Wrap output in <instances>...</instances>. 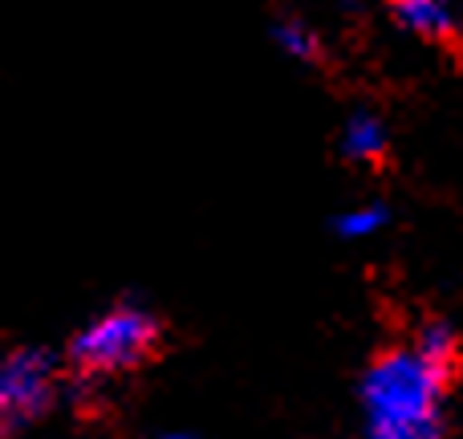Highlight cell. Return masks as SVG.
I'll use <instances>...</instances> for the list:
<instances>
[{"instance_id":"cell-7","label":"cell","mask_w":463,"mask_h":439,"mask_svg":"<svg viewBox=\"0 0 463 439\" xmlns=\"http://www.w3.org/2000/svg\"><path fill=\"white\" fill-rule=\"evenodd\" d=\"M386 224H391V208H386L383 200H362V204H350V208L337 212L329 228L342 240H370V236H378Z\"/></svg>"},{"instance_id":"cell-9","label":"cell","mask_w":463,"mask_h":439,"mask_svg":"<svg viewBox=\"0 0 463 439\" xmlns=\"http://www.w3.org/2000/svg\"><path fill=\"white\" fill-rule=\"evenodd\" d=\"M334 5H337V8H345V13H358V8L366 5V0H334Z\"/></svg>"},{"instance_id":"cell-5","label":"cell","mask_w":463,"mask_h":439,"mask_svg":"<svg viewBox=\"0 0 463 439\" xmlns=\"http://www.w3.org/2000/svg\"><path fill=\"white\" fill-rule=\"evenodd\" d=\"M337 151L354 167H374L391 151V130L374 110H350L337 130Z\"/></svg>"},{"instance_id":"cell-6","label":"cell","mask_w":463,"mask_h":439,"mask_svg":"<svg viewBox=\"0 0 463 439\" xmlns=\"http://www.w3.org/2000/svg\"><path fill=\"white\" fill-rule=\"evenodd\" d=\"M269 33H272V45L297 65H317L321 57H326V41H321V33L297 13H280Z\"/></svg>"},{"instance_id":"cell-2","label":"cell","mask_w":463,"mask_h":439,"mask_svg":"<svg viewBox=\"0 0 463 439\" xmlns=\"http://www.w3.org/2000/svg\"><path fill=\"white\" fill-rule=\"evenodd\" d=\"M159 338L163 326L146 305L118 301L70 338V367L86 378L127 375L159 354Z\"/></svg>"},{"instance_id":"cell-3","label":"cell","mask_w":463,"mask_h":439,"mask_svg":"<svg viewBox=\"0 0 463 439\" xmlns=\"http://www.w3.org/2000/svg\"><path fill=\"white\" fill-rule=\"evenodd\" d=\"M57 358L41 346H16L0 362V432L16 439L49 415L57 399Z\"/></svg>"},{"instance_id":"cell-4","label":"cell","mask_w":463,"mask_h":439,"mask_svg":"<svg viewBox=\"0 0 463 439\" xmlns=\"http://www.w3.org/2000/svg\"><path fill=\"white\" fill-rule=\"evenodd\" d=\"M391 21L402 33L427 41V45H459L463 21L456 0H383Z\"/></svg>"},{"instance_id":"cell-1","label":"cell","mask_w":463,"mask_h":439,"mask_svg":"<svg viewBox=\"0 0 463 439\" xmlns=\"http://www.w3.org/2000/svg\"><path fill=\"white\" fill-rule=\"evenodd\" d=\"M456 370L427 358L415 342L383 350L358 383L362 435L366 439H443L448 435V403Z\"/></svg>"},{"instance_id":"cell-8","label":"cell","mask_w":463,"mask_h":439,"mask_svg":"<svg viewBox=\"0 0 463 439\" xmlns=\"http://www.w3.org/2000/svg\"><path fill=\"white\" fill-rule=\"evenodd\" d=\"M415 346L427 354V358L439 362V367H451V370L459 367V334H456V326H448L443 318L423 321L415 334Z\"/></svg>"},{"instance_id":"cell-10","label":"cell","mask_w":463,"mask_h":439,"mask_svg":"<svg viewBox=\"0 0 463 439\" xmlns=\"http://www.w3.org/2000/svg\"><path fill=\"white\" fill-rule=\"evenodd\" d=\"M155 439H192V435H179V432H171V435H155Z\"/></svg>"}]
</instances>
